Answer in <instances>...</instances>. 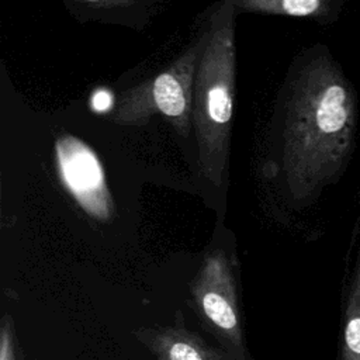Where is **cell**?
Segmentation results:
<instances>
[{"label": "cell", "mask_w": 360, "mask_h": 360, "mask_svg": "<svg viewBox=\"0 0 360 360\" xmlns=\"http://www.w3.org/2000/svg\"><path fill=\"white\" fill-rule=\"evenodd\" d=\"M235 94V46L232 8L224 7L204 41L195 69L193 124L201 173L219 184L228 162Z\"/></svg>", "instance_id": "obj_2"}, {"label": "cell", "mask_w": 360, "mask_h": 360, "mask_svg": "<svg viewBox=\"0 0 360 360\" xmlns=\"http://www.w3.org/2000/svg\"><path fill=\"white\" fill-rule=\"evenodd\" d=\"M281 118L287 191L307 204L345 176L359 141L357 90L328 46H312L294 65Z\"/></svg>", "instance_id": "obj_1"}, {"label": "cell", "mask_w": 360, "mask_h": 360, "mask_svg": "<svg viewBox=\"0 0 360 360\" xmlns=\"http://www.w3.org/2000/svg\"><path fill=\"white\" fill-rule=\"evenodd\" d=\"M0 360H14V354H13V346H11V340L7 335V332L3 333L1 338V349H0Z\"/></svg>", "instance_id": "obj_10"}, {"label": "cell", "mask_w": 360, "mask_h": 360, "mask_svg": "<svg viewBox=\"0 0 360 360\" xmlns=\"http://www.w3.org/2000/svg\"><path fill=\"white\" fill-rule=\"evenodd\" d=\"M90 105L97 112H107L114 105V97L108 90L98 89L91 94Z\"/></svg>", "instance_id": "obj_9"}, {"label": "cell", "mask_w": 360, "mask_h": 360, "mask_svg": "<svg viewBox=\"0 0 360 360\" xmlns=\"http://www.w3.org/2000/svg\"><path fill=\"white\" fill-rule=\"evenodd\" d=\"M59 177L77 204L91 217L107 219L114 208L96 152L82 139L63 134L55 141Z\"/></svg>", "instance_id": "obj_4"}, {"label": "cell", "mask_w": 360, "mask_h": 360, "mask_svg": "<svg viewBox=\"0 0 360 360\" xmlns=\"http://www.w3.org/2000/svg\"><path fill=\"white\" fill-rule=\"evenodd\" d=\"M352 246V267L345 291L343 323H342V359L360 360V224Z\"/></svg>", "instance_id": "obj_5"}, {"label": "cell", "mask_w": 360, "mask_h": 360, "mask_svg": "<svg viewBox=\"0 0 360 360\" xmlns=\"http://www.w3.org/2000/svg\"><path fill=\"white\" fill-rule=\"evenodd\" d=\"M201 307L205 316L224 330H233L238 326V316L232 302L219 291L208 290L201 295Z\"/></svg>", "instance_id": "obj_7"}, {"label": "cell", "mask_w": 360, "mask_h": 360, "mask_svg": "<svg viewBox=\"0 0 360 360\" xmlns=\"http://www.w3.org/2000/svg\"><path fill=\"white\" fill-rule=\"evenodd\" d=\"M197 46L190 49L169 70L153 77L150 82L136 86L124 94L114 114V121L135 124L159 111L181 132H187L193 117L191 82L197 69Z\"/></svg>", "instance_id": "obj_3"}, {"label": "cell", "mask_w": 360, "mask_h": 360, "mask_svg": "<svg viewBox=\"0 0 360 360\" xmlns=\"http://www.w3.org/2000/svg\"><path fill=\"white\" fill-rule=\"evenodd\" d=\"M350 0H239V6L285 17L311 18L322 24L339 20Z\"/></svg>", "instance_id": "obj_6"}, {"label": "cell", "mask_w": 360, "mask_h": 360, "mask_svg": "<svg viewBox=\"0 0 360 360\" xmlns=\"http://www.w3.org/2000/svg\"><path fill=\"white\" fill-rule=\"evenodd\" d=\"M166 360H208L201 349L186 339L172 340L165 349Z\"/></svg>", "instance_id": "obj_8"}, {"label": "cell", "mask_w": 360, "mask_h": 360, "mask_svg": "<svg viewBox=\"0 0 360 360\" xmlns=\"http://www.w3.org/2000/svg\"><path fill=\"white\" fill-rule=\"evenodd\" d=\"M84 1H91V3H96V1H103V0H84Z\"/></svg>", "instance_id": "obj_11"}]
</instances>
